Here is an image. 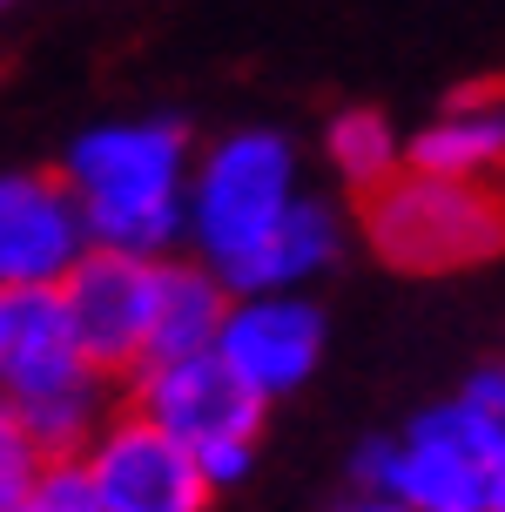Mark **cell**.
<instances>
[{
	"instance_id": "1",
	"label": "cell",
	"mask_w": 505,
	"mask_h": 512,
	"mask_svg": "<svg viewBox=\"0 0 505 512\" xmlns=\"http://www.w3.org/2000/svg\"><path fill=\"white\" fill-rule=\"evenodd\" d=\"M189 169V135L169 115L95 122L61 155V176L75 182L95 243L135 256H169L189 243Z\"/></svg>"
},
{
	"instance_id": "20",
	"label": "cell",
	"mask_w": 505,
	"mask_h": 512,
	"mask_svg": "<svg viewBox=\"0 0 505 512\" xmlns=\"http://www.w3.org/2000/svg\"><path fill=\"white\" fill-rule=\"evenodd\" d=\"M492 512H505V492H499V506H492Z\"/></svg>"
},
{
	"instance_id": "5",
	"label": "cell",
	"mask_w": 505,
	"mask_h": 512,
	"mask_svg": "<svg viewBox=\"0 0 505 512\" xmlns=\"http://www.w3.org/2000/svg\"><path fill=\"white\" fill-rule=\"evenodd\" d=\"M81 465H88L108 512H202L216 492L196 452L135 405H122L101 425V438L81 452Z\"/></svg>"
},
{
	"instance_id": "6",
	"label": "cell",
	"mask_w": 505,
	"mask_h": 512,
	"mask_svg": "<svg viewBox=\"0 0 505 512\" xmlns=\"http://www.w3.org/2000/svg\"><path fill=\"white\" fill-rule=\"evenodd\" d=\"M61 297H68V317H75L95 371L135 378L149 364L155 304H162V256H135V250L95 243L75 263V277L61 283Z\"/></svg>"
},
{
	"instance_id": "10",
	"label": "cell",
	"mask_w": 505,
	"mask_h": 512,
	"mask_svg": "<svg viewBox=\"0 0 505 512\" xmlns=\"http://www.w3.org/2000/svg\"><path fill=\"white\" fill-rule=\"evenodd\" d=\"M95 371L61 283H0V391L34 398Z\"/></svg>"
},
{
	"instance_id": "8",
	"label": "cell",
	"mask_w": 505,
	"mask_h": 512,
	"mask_svg": "<svg viewBox=\"0 0 505 512\" xmlns=\"http://www.w3.org/2000/svg\"><path fill=\"white\" fill-rule=\"evenodd\" d=\"M216 351L277 405V398L303 391L324 364V310L303 290H236Z\"/></svg>"
},
{
	"instance_id": "9",
	"label": "cell",
	"mask_w": 505,
	"mask_h": 512,
	"mask_svg": "<svg viewBox=\"0 0 505 512\" xmlns=\"http://www.w3.org/2000/svg\"><path fill=\"white\" fill-rule=\"evenodd\" d=\"M391 492L418 512H492L505 472L485 459V445L465 432L458 405H431L398 432V472Z\"/></svg>"
},
{
	"instance_id": "11",
	"label": "cell",
	"mask_w": 505,
	"mask_h": 512,
	"mask_svg": "<svg viewBox=\"0 0 505 512\" xmlns=\"http://www.w3.org/2000/svg\"><path fill=\"white\" fill-rule=\"evenodd\" d=\"M236 304V283L189 256H162V304H155V337H149V364L155 358H189V351H216L223 317Z\"/></svg>"
},
{
	"instance_id": "13",
	"label": "cell",
	"mask_w": 505,
	"mask_h": 512,
	"mask_svg": "<svg viewBox=\"0 0 505 512\" xmlns=\"http://www.w3.org/2000/svg\"><path fill=\"white\" fill-rule=\"evenodd\" d=\"M7 418L34 438L48 459H81L101 438V425L115 418V405H108V371H88V378L34 391V398H7Z\"/></svg>"
},
{
	"instance_id": "16",
	"label": "cell",
	"mask_w": 505,
	"mask_h": 512,
	"mask_svg": "<svg viewBox=\"0 0 505 512\" xmlns=\"http://www.w3.org/2000/svg\"><path fill=\"white\" fill-rule=\"evenodd\" d=\"M458 418H465V432L485 445V459L505 472V358L499 364H479L472 378L458 384Z\"/></svg>"
},
{
	"instance_id": "7",
	"label": "cell",
	"mask_w": 505,
	"mask_h": 512,
	"mask_svg": "<svg viewBox=\"0 0 505 512\" xmlns=\"http://www.w3.org/2000/svg\"><path fill=\"white\" fill-rule=\"evenodd\" d=\"M95 250V223L61 169H14L0 182V283H68Z\"/></svg>"
},
{
	"instance_id": "3",
	"label": "cell",
	"mask_w": 505,
	"mask_h": 512,
	"mask_svg": "<svg viewBox=\"0 0 505 512\" xmlns=\"http://www.w3.org/2000/svg\"><path fill=\"white\" fill-rule=\"evenodd\" d=\"M364 243L378 263L404 277H452V270H479L505 250V196L492 182L445 176L425 162H404L391 182H378L357 203Z\"/></svg>"
},
{
	"instance_id": "4",
	"label": "cell",
	"mask_w": 505,
	"mask_h": 512,
	"mask_svg": "<svg viewBox=\"0 0 505 512\" xmlns=\"http://www.w3.org/2000/svg\"><path fill=\"white\" fill-rule=\"evenodd\" d=\"M128 405L149 411L155 425L189 445L209 472V486L223 492L256 465V432L270 398L256 391L223 351H189V358H155L128 378Z\"/></svg>"
},
{
	"instance_id": "15",
	"label": "cell",
	"mask_w": 505,
	"mask_h": 512,
	"mask_svg": "<svg viewBox=\"0 0 505 512\" xmlns=\"http://www.w3.org/2000/svg\"><path fill=\"white\" fill-rule=\"evenodd\" d=\"M324 162L344 189L371 196L378 182H391L411 162V142H398V128L384 122L378 108H337L324 122Z\"/></svg>"
},
{
	"instance_id": "2",
	"label": "cell",
	"mask_w": 505,
	"mask_h": 512,
	"mask_svg": "<svg viewBox=\"0 0 505 512\" xmlns=\"http://www.w3.org/2000/svg\"><path fill=\"white\" fill-rule=\"evenodd\" d=\"M297 196H303L297 142L277 128H229L189 169V250L243 290L256 256L270 250L283 216L297 209Z\"/></svg>"
},
{
	"instance_id": "19",
	"label": "cell",
	"mask_w": 505,
	"mask_h": 512,
	"mask_svg": "<svg viewBox=\"0 0 505 512\" xmlns=\"http://www.w3.org/2000/svg\"><path fill=\"white\" fill-rule=\"evenodd\" d=\"M337 512H418V506H404L398 492H351Z\"/></svg>"
},
{
	"instance_id": "12",
	"label": "cell",
	"mask_w": 505,
	"mask_h": 512,
	"mask_svg": "<svg viewBox=\"0 0 505 512\" xmlns=\"http://www.w3.org/2000/svg\"><path fill=\"white\" fill-rule=\"evenodd\" d=\"M411 162L445 176L499 182L505 176V95H465L411 135Z\"/></svg>"
},
{
	"instance_id": "17",
	"label": "cell",
	"mask_w": 505,
	"mask_h": 512,
	"mask_svg": "<svg viewBox=\"0 0 505 512\" xmlns=\"http://www.w3.org/2000/svg\"><path fill=\"white\" fill-rule=\"evenodd\" d=\"M0 512H108V506H101V492H95V479H88L81 459H48L34 472V486Z\"/></svg>"
},
{
	"instance_id": "14",
	"label": "cell",
	"mask_w": 505,
	"mask_h": 512,
	"mask_svg": "<svg viewBox=\"0 0 505 512\" xmlns=\"http://www.w3.org/2000/svg\"><path fill=\"white\" fill-rule=\"evenodd\" d=\"M344 250V223H337V209L324 196H297V209L283 216V230L270 236V250L256 256V270L243 290H303V283H317L337 263Z\"/></svg>"
},
{
	"instance_id": "18",
	"label": "cell",
	"mask_w": 505,
	"mask_h": 512,
	"mask_svg": "<svg viewBox=\"0 0 505 512\" xmlns=\"http://www.w3.org/2000/svg\"><path fill=\"white\" fill-rule=\"evenodd\" d=\"M391 472H398V432L364 438V445L351 452V486L357 492H391Z\"/></svg>"
}]
</instances>
